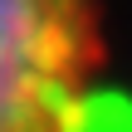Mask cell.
<instances>
[{
	"mask_svg": "<svg viewBox=\"0 0 132 132\" xmlns=\"http://www.w3.org/2000/svg\"><path fill=\"white\" fill-rule=\"evenodd\" d=\"M98 78V0H0V132H83Z\"/></svg>",
	"mask_w": 132,
	"mask_h": 132,
	"instance_id": "1",
	"label": "cell"
}]
</instances>
